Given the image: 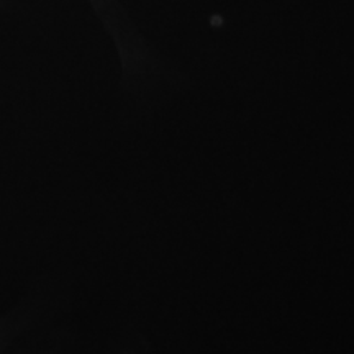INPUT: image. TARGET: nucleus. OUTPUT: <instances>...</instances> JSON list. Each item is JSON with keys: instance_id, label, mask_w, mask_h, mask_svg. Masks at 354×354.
Listing matches in <instances>:
<instances>
[]
</instances>
